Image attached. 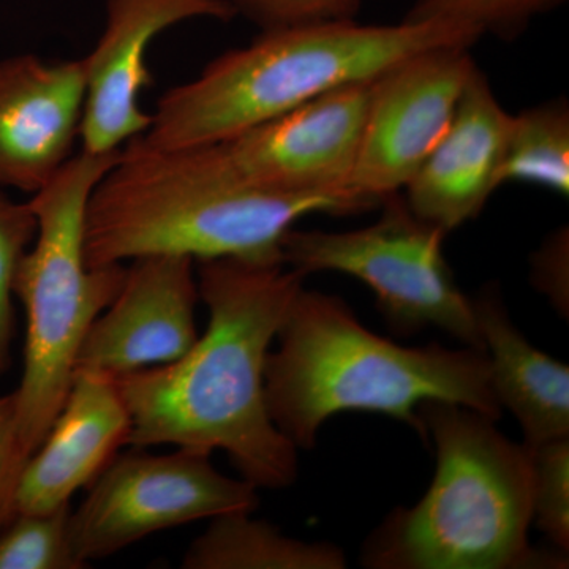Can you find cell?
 <instances>
[{
  "label": "cell",
  "instance_id": "cell-1",
  "mask_svg": "<svg viewBox=\"0 0 569 569\" xmlns=\"http://www.w3.org/2000/svg\"><path fill=\"white\" fill-rule=\"evenodd\" d=\"M306 276L283 263L198 261L208 329L178 361L114 377L129 415L127 447L223 451L257 489L295 485L299 449L266 402V362Z\"/></svg>",
  "mask_w": 569,
  "mask_h": 569
},
{
  "label": "cell",
  "instance_id": "cell-2",
  "mask_svg": "<svg viewBox=\"0 0 569 569\" xmlns=\"http://www.w3.org/2000/svg\"><path fill=\"white\" fill-rule=\"evenodd\" d=\"M276 342L266 362V402L280 432L305 451L316 448L329 418L348 411L396 419L425 441L422 403H458L497 422L503 413L486 351L399 346L369 331L339 296L302 287Z\"/></svg>",
  "mask_w": 569,
  "mask_h": 569
},
{
  "label": "cell",
  "instance_id": "cell-3",
  "mask_svg": "<svg viewBox=\"0 0 569 569\" xmlns=\"http://www.w3.org/2000/svg\"><path fill=\"white\" fill-rule=\"evenodd\" d=\"M481 37L455 22L373 26L355 18L264 29L246 48L224 52L194 80L164 93L149 129L129 142L151 151L212 144L373 80L418 52L470 48Z\"/></svg>",
  "mask_w": 569,
  "mask_h": 569
},
{
  "label": "cell",
  "instance_id": "cell-4",
  "mask_svg": "<svg viewBox=\"0 0 569 569\" xmlns=\"http://www.w3.org/2000/svg\"><path fill=\"white\" fill-rule=\"evenodd\" d=\"M359 211L365 206L343 194L227 182L197 148L151 151L127 142L86 206L84 260L89 268L149 254L283 263L280 244L302 217Z\"/></svg>",
  "mask_w": 569,
  "mask_h": 569
},
{
  "label": "cell",
  "instance_id": "cell-5",
  "mask_svg": "<svg viewBox=\"0 0 569 569\" xmlns=\"http://www.w3.org/2000/svg\"><path fill=\"white\" fill-rule=\"evenodd\" d=\"M426 441L436 447V473L425 497L397 508L366 538L369 569L567 568L568 553L537 550L533 456L509 440L497 421L458 403H422Z\"/></svg>",
  "mask_w": 569,
  "mask_h": 569
},
{
  "label": "cell",
  "instance_id": "cell-6",
  "mask_svg": "<svg viewBox=\"0 0 569 569\" xmlns=\"http://www.w3.org/2000/svg\"><path fill=\"white\" fill-rule=\"evenodd\" d=\"M119 156L121 151H81L29 200L37 234L13 280V295L26 313L22 376L13 392V489L21 468L61 413L82 340L126 279L123 264L89 268L84 260L86 206Z\"/></svg>",
  "mask_w": 569,
  "mask_h": 569
},
{
  "label": "cell",
  "instance_id": "cell-7",
  "mask_svg": "<svg viewBox=\"0 0 569 569\" xmlns=\"http://www.w3.org/2000/svg\"><path fill=\"white\" fill-rule=\"evenodd\" d=\"M380 204V219L358 230L291 228L280 244L283 264L306 277H355L376 295L378 310L396 335L437 328L463 347L485 351L473 299L460 290L445 258L447 233L415 216L400 193Z\"/></svg>",
  "mask_w": 569,
  "mask_h": 569
},
{
  "label": "cell",
  "instance_id": "cell-8",
  "mask_svg": "<svg viewBox=\"0 0 569 569\" xmlns=\"http://www.w3.org/2000/svg\"><path fill=\"white\" fill-rule=\"evenodd\" d=\"M70 515L74 556L84 567L107 559L157 531L231 512H253L257 488L224 477L209 452L176 448L151 455L130 448L116 455Z\"/></svg>",
  "mask_w": 569,
  "mask_h": 569
},
{
  "label": "cell",
  "instance_id": "cell-9",
  "mask_svg": "<svg viewBox=\"0 0 569 569\" xmlns=\"http://www.w3.org/2000/svg\"><path fill=\"white\" fill-rule=\"evenodd\" d=\"M470 48H432L372 81L347 190L372 208L400 193L455 118L478 70Z\"/></svg>",
  "mask_w": 569,
  "mask_h": 569
},
{
  "label": "cell",
  "instance_id": "cell-10",
  "mask_svg": "<svg viewBox=\"0 0 569 569\" xmlns=\"http://www.w3.org/2000/svg\"><path fill=\"white\" fill-rule=\"evenodd\" d=\"M373 80L337 89L246 132L194 148L220 178L236 186L283 194H343L370 209L348 192L347 181Z\"/></svg>",
  "mask_w": 569,
  "mask_h": 569
},
{
  "label": "cell",
  "instance_id": "cell-11",
  "mask_svg": "<svg viewBox=\"0 0 569 569\" xmlns=\"http://www.w3.org/2000/svg\"><path fill=\"white\" fill-rule=\"evenodd\" d=\"M231 0H107L102 36L86 56V102L81 151L110 153L140 137L151 114L140 108V93L152 84L148 48L160 32L194 18L230 21Z\"/></svg>",
  "mask_w": 569,
  "mask_h": 569
},
{
  "label": "cell",
  "instance_id": "cell-12",
  "mask_svg": "<svg viewBox=\"0 0 569 569\" xmlns=\"http://www.w3.org/2000/svg\"><path fill=\"white\" fill-rule=\"evenodd\" d=\"M193 264L182 254L132 260L121 290L82 340L77 370L118 377L182 358L198 339Z\"/></svg>",
  "mask_w": 569,
  "mask_h": 569
},
{
  "label": "cell",
  "instance_id": "cell-13",
  "mask_svg": "<svg viewBox=\"0 0 569 569\" xmlns=\"http://www.w3.org/2000/svg\"><path fill=\"white\" fill-rule=\"evenodd\" d=\"M84 102V59L0 61V186L43 189L73 157Z\"/></svg>",
  "mask_w": 569,
  "mask_h": 569
},
{
  "label": "cell",
  "instance_id": "cell-14",
  "mask_svg": "<svg viewBox=\"0 0 569 569\" xmlns=\"http://www.w3.org/2000/svg\"><path fill=\"white\" fill-rule=\"evenodd\" d=\"M130 421L114 377L77 370L61 413L21 468L11 497L14 515H43L71 497L127 447Z\"/></svg>",
  "mask_w": 569,
  "mask_h": 569
},
{
  "label": "cell",
  "instance_id": "cell-15",
  "mask_svg": "<svg viewBox=\"0 0 569 569\" xmlns=\"http://www.w3.org/2000/svg\"><path fill=\"white\" fill-rule=\"evenodd\" d=\"M511 118L475 71L447 132L402 190L410 211L447 234L477 219L500 187Z\"/></svg>",
  "mask_w": 569,
  "mask_h": 569
},
{
  "label": "cell",
  "instance_id": "cell-16",
  "mask_svg": "<svg viewBox=\"0 0 569 569\" xmlns=\"http://www.w3.org/2000/svg\"><path fill=\"white\" fill-rule=\"evenodd\" d=\"M471 299L493 392L518 419L522 443L535 449L569 438V367L531 346L512 323L497 287Z\"/></svg>",
  "mask_w": 569,
  "mask_h": 569
},
{
  "label": "cell",
  "instance_id": "cell-17",
  "mask_svg": "<svg viewBox=\"0 0 569 569\" xmlns=\"http://www.w3.org/2000/svg\"><path fill=\"white\" fill-rule=\"evenodd\" d=\"M253 512L213 518L182 557L183 569H343L346 552L326 541L287 537Z\"/></svg>",
  "mask_w": 569,
  "mask_h": 569
},
{
  "label": "cell",
  "instance_id": "cell-18",
  "mask_svg": "<svg viewBox=\"0 0 569 569\" xmlns=\"http://www.w3.org/2000/svg\"><path fill=\"white\" fill-rule=\"evenodd\" d=\"M498 183H527L568 197L567 100H553L512 116Z\"/></svg>",
  "mask_w": 569,
  "mask_h": 569
},
{
  "label": "cell",
  "instance_id": "cell-19",
  "mask_svg": "<svg viewBox=\"0 0 569 569\" xmlns=\"http://www.w3.org/2000/svg\"><path fill=\"white\" fill-rule=\"evenodd\" d=\"M70 505L14 515L0 529V569H81L70 537Z\"/></svg>",
  "mask_w": 569,
  "mask_h": 569
},
{
  "label": "cell",
  "instance_id": "cell-20",
  "mask_svg": "<svg viewBox=\"0 0 569 569\" xmlns=\"http://www.w3.org/2000/svg\"><path fill=\"white\" fill-rule=\"evenodd\" d=\"M565 0H417L408 21H447L486 36L515 37L538 14Z\"/></svg>",
  "mask_w": 569,
  "mask_h": 569
},
{
  "label": "cell",
  "instance_id": "cell-21",
  "mask_svg": "<svg viewBox=\"0 0 569 569\" xmlns=\"http://www.w3.org/2000/svg\"><path fill=\"white\" fill-rule=\"evenodd\" d=\"M533 522L553 549L569 550V438L531 449Z\"/></svg>",
  "mask_w": 569,
  "mask_h": 569
},
{
  "label": "cell",
  "instance_id": "cell-22",
  "mask_svg": "<svg viewBox=\"0 0 569 569\" xmlns=\"http://www.w3.org/2000/svg\"><path fill=\"white\" fill-rule=\"evenodd\" d=\"M37 234L31 204L14 203L0 192V377L11 367L14 339L13 280Z\"/></svg>",
  "mask_w": 569,
  "mask_h": 569
},
{
  "label": "cell",
  "instance_id": "cell-23",
  "mask_svg": "<svg viewBox=\"0 0 569 569\" xmlns=\"http://www.w3.org/2000/svg\"><path fill=\"white\" fill-rule=\"evenodd\" d=\"M238 13L261 29L301 22L353 20L362 0H231Z\"/></svg>",
  "mask_w": 569,
  "mask_h": 569
},
{
  "label": "cell",
  "instance_id": "cell-24",
  "mask_svg": "<svg viewBox=\"0 0 569 569\" xmlns=\"http://www.w3.org/2000/svg\"><path fill=\"white\" fill-rule=\"evenodd\" d=\"M569 234L560 228L542 242L531 258V279L539 293L549 299L560 317L569 310Z\"/></svg>",
  "mask_w": 569,
  "mask_h": 569
},
{
  "label": "cell",
  "instance_id": "cell-25",
  "mask_svg": "<svg viewBox=\"0 0 569 569\" xmlns=\"http://www.w3.org/2000/svg\"><path fill=\"white\" fill-rule=\"evenodd\" d=\"M14 396H0V529L11 519V447H13Z\"/></svg>",
  "mask_w": 569,
  "mask_h": 569
}]
</instances>
